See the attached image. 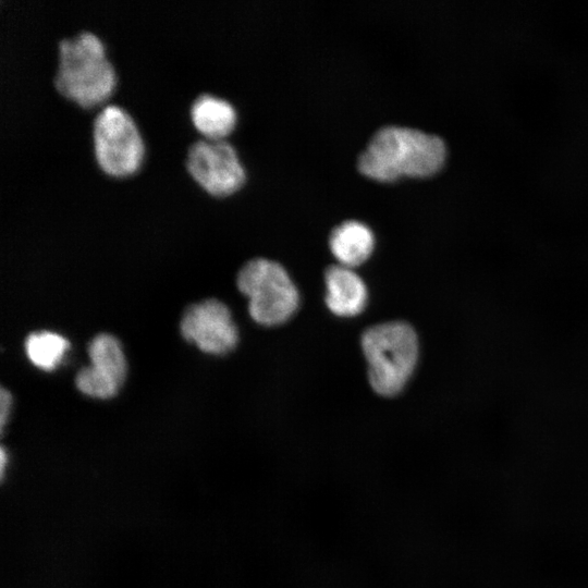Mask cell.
Masks as SVG:
<instances>
[{
    "instance_id": "15",
    "label": "cell",
    "mask_w": 588,
    "mask_h": 588,
    "mask_svg": "<svg viewBox=\"0 0 588 588\" xmlns=\"http://www.w3.org/2000/svg\"><path fill=\"white\" fill-rule=\"evenodd\" d=\"M1 475L3 477V474H4V470H5V463H7V454H5V451H4V448L1 449Z\"/></svg>"
},
{
    "instance_id": "7",
    "label": "cell",
    "mask_w": 588,
    "mask_h": 588,
    "mask_svg": "<svg viewBox=\"0 0 588 588\" xmlns=\"http://www.w3.org/2000/svg\"><path fill=\"white\" fill-rule=\"evenodd\" d=\"M183 338L208 354L223 355L238 341L237 328L228 306L216 298L188 306L181 319Z\"/></svg>"
},
{
    "instance_id": "9",
    "label": "cell",
    "mask_w": 588,
    "mask_h": 588,
    "mask_svg": "<svg viewBox=\"0 0 588 588\" xmlns=\"http://www.w3.org/2000/svg\"><path fill=\"white\" fill-rule=\"evenodd\" d=\"M188 114L195 130L205 138H224L236 123L233 105L209 93H201L193 99Z\"/></svg>"
},
{
    "instance_id": "6",
    "label": "cell",
    "mask_w": 588,
    "mask_h": 588,
    "mask_svg": "<svg viewBox=\"0 0 588 588\" xmlns=\"http://www.w3.org/2000/svg\"><path fill=\"white\" fill-rule=\"evenodd\" d=\"M185 168L194 182L212 196H226L245 181L235 148L224 138H198L189 144Z\"/></svg>"
},
{
    "instance_id": "13",
    "label": "cell",
    "mask_w": 588,
    "mask_h": 588,
    "mask_svg": "<svg viewBox=\"0 0 588 588\" xmlns=\"http://www.w3.org/2000/svg\"><path fill=\"white\" fill-rule=\"evenodd\" d=\"M75 384L82 393L96 399H110L114 396L121 388L111 378L90 365L83 367L77 372Z\"/></svg>"
},
{
    "instance_id": "12",
    "label": "cell",
    "mask_w": 588,
    "mask_h": 588,
    "mask_svg": "<svg viewBox=\"0 0 588 588\" xmlns=\"http://www.w3.org/2000/svg\"><path fill=\"white\" fill-rule=\"evenodd\" d=\"M70 343L62 335L51 331L29 334L25 341L28 359L42 370H53L61 363Z\"/></svg>"
},
{
    "instance_id": "3",
    "label": "cell",
    "mask_w": 588,
    "mask_h": 588,
    "mask_svg": "<svg viewBox=\"0 0 588 588\" xmlns=\"http://www.w3.org/2000/svg\"><path fill=\"white\" fill-rule=\"evenodd\" d=\"M360 344L373 391L382 396L400 393L418 358L415 330L404 321L379 323L364 331Z\"/></svg>"
},
{
    "instance_id": "2",
    "label": "cell",
    "mask_w": 588,
    "mask_h": 588,
    "mask_svg": "<svg viewBox=\"0 0 588 588\" xmlns=\"http://www.w3.org/2000/svg\"><path fill=\"white\" fill-rule=\"evenodd\" d=\"M53 85L71 102L91 108L102 103L115 84L114 69L103 42L89 30L64 37L57 45Z\"/></svg>"
},
{
    "instance_id": "10",
    "label": "cell",
    "mask_w": 588,
    "mask_h": 588,
    "mask_svg": "<svg viewBox=\"0 0 588 588\" xmlns=\"http://www.w3.org/2000/svg\"><path fill=\"white\" fill-rule=\"evenodd\" d=\"M329 245L339 265L353 269L365 262L372 254L375 237L365 223L347 220L332 230Z\"/></svg>"
},
{
    "instance_id": "11",
    "label": "cell",
    "mask_w": 588,
    "mask_h": 588,
    "mask_svg": "<svg viewBox=\"0 0 588 588\" xmlns=\"http://www.w3.org/2000/svg\"><path fill=\"white\" fill-rule=\"evenodd\" d=\"M90 366L111 378L120 387L126 377V360L117 338L108 333L96 335L87 348Z\"/></svg>"
},
{
    "instance_id": "1",
    "label": "cell",
    "mask_w": 588,
    "mask_h": 588,
    "mask_svg": "<svg viewBox=\"0 0 588 588\" xmlns=\"http://www.w3.org/2000/svg\"><path fill=\"white\" fill-rule=\"evenodd\" d=\"M443 139L421 130L385 125L371 136L357 161L365 175L392 181L402 175L427 176L439 171L445 160Z\"/></svg>"
},
{
    "instance_id": "5",
    "label": "cell",
    "mask_w": 588,
    "mask_h": 588,
    "mask_svg": "<svg viewBox=\"0 0 588 588\" xmlns=\"http://www.w3.org/2000/svg\"><path fill=\"white\" fill-rule=\"evenodd\" d=\"M93 152L99 169L112 177L137 171L144 144L130 113L118 105L102 106L91 122Z\"/></svg>"
},
{
    "instance_id": "8",
    "label": "cell",
    "mask_w": 588,
    "mask_h": 588,
    "mask_svg": "<svg viewBox=\"0 0 588 588\" xmlns=\"http://www.w3.org/2000/svg\"><path fill=\"white\" fill-rule=\"evenodd\" d=\"M326 304L336 316L354 317L366 307L368 293L362 278L342 265H332L324 272Z\"/></svg>"
},
{
    "instance_id": "14",
    "label": "cell",
    "mask_w": 588,
    "mask_h": 588,
    "mask_svg": "<svg viewBox=\"0 0 588 588\" xmlns=\"http://www.w3.org/2000/svg\"><path fill=\"white\" fill-rule=\"evenodd\" d=\"M11 403H12V397H11V393L5 390L4 388H1V391H0V427H1V430H3L4 426H5V421H7V418L9 417V413H10V409H11Z\"/></svg>"
},
{
    "instance_id": "4",
    "label": "cell",
    "mask_w": 588,
    "mask_h": 588,
    "mask_svg": "<svg viewBox=\"0 0 588 588\" xmlns=\"http://www.w3.org/2000/svg\"><path fill=\"white\" fill-rule=\"evenodd\" d=\"M236 284L248 298L250 317L266 327L289 320L299 304L298 291L286 270L278 262L255 258L237 273Z\"/></svg>"
}]
</instances>
